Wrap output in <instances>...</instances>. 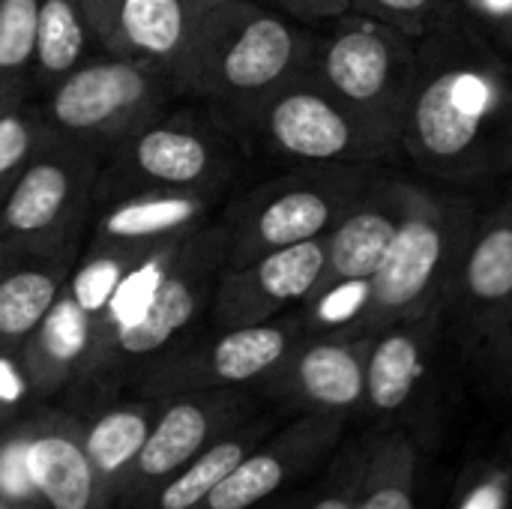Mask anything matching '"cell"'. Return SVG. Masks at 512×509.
I'll list each match as a JSON object with an SVG mask.
<instances>
[{
  "label": "cell",
  "mask_w": 512,
  "mask_h": 509,
  "mask_svg": "<svg viewBox=\"0 0 512 509\" xmlns=\"http://www.w3.org/2000/svg\"><path fill=\"white\" fill-rule=\"evenodd\" d=\"M399 141L417 171L450 186L512 171V60L465 15L417 39Z\"/></svg>",
  "instance_id": "obj_1"
},
{
  "label": "cell",
  "mask_w": 512,
  "mask_h": 509,
  "mask_svg": "<svg viewBox=\"0 0 512 509\" xmlns=\"http://www.w3.org/2000/svg\"><path fill=\"white\" fill-rule=\"evenodd\" d=\"M225 264V234L213 219L183 240L147 306L129 324L93 342L81 375L60 405L87 411L105 399L129 393L132 381L153 360H159L207 321V309Z\"/></svg>",
  "instance_id": "obj_2"
},
{
  "label": "cell",
  "mask_w": 512,
  "mask_h": 509,
  "mask_svg": "<svg viewBox=\"0 0 512 509\" xmlns=\"http://www.w3.org/2000/svg\"><path fill=\"white\" fill-rule=\"evenodd\" d=\"M315 27L261 0H219L171 81L180 99L213 108L252 102L309 69Z\"/></svg>",
  "instance_id": "obj_3"
},
{
  "label": "cell",
  "mask_w": 512,
  "mask_h": 509,
  "mask_svg": "<svg viewBox=\"0 0 512 509\" xmlns=\"http://www.w3.org/2000/svg\"><path fill=\"white\" fill-rule=\"evenodd\" d=\"M207 114L243 153L288 165H387L402 156L399 135L345 105L309 69L252 102Z\"/></svg>",
  "instance_id": "obj_4"
},
{
  "label": "cell",
  "mask_w": 512,
  "mask_h": 509,
  "mask_svg": "<svg viewBox=\"0 0 512 509\" xmlns=\"http://www.w3.org/2000/svg\"><path fill=\"white\" fill-rule=\"evenodd\" d=\"M384 171V165H291L279 177L231 192L216 213L225 234V267L327 237Z\"/></svg>",
  "instance_id": "obj_5"
},
{
  "label": "cell",
  "mask_w": 512,
  "mask_h": 509,
  "mask_svg": "<svg viewBox=\"0 0 512 509\" xmlns=\"http://www.w3.org/2000/svg\"><path fill=\"white\" fill-rule=\"evenodd\" d=\"M243 159V147L207 111L168 108L102 156L93 210L147 189H213L231 195Z\"/></svg>",
  "instance_id": "obj_6"
},
{
  "label": "cell",
  "mask_w": 512,
  "mask_h": 509,
  "mask_svg": "<svg viewBox=\"0 0 512 509\" xmlns=\"http://www.w3.org/2000/svg\"><path fill=\"white\" fill-rule=\"evenodd\" d=\"M480 210L471 198L423 186L387 258L372 273L363 336L396 321L441 312Z\"/></svg>",
  "instance_id": "obj_7"
},
{
  "label": "cell",
  "mask_w": 512,
  "mask_h": 509,
  "mask_svg": "<svg viewBox=\"0 0 512 509\" xmlns=\"http://www.w3.org/2000/svg\"><path fill=\"white\" fill-rule=\"evenodd\" d=\"M177 99L171 72L114 51L93 54L72 75L36 96L57 138L90 147L99 156L174 108Z\"/></svg>",
  "instance_id": "obj_8"
},
{
  "label": "cell",
  "mask_w": 512,
  "mask_h": 509,
  "mask_svg": "<svg viewBox=\"0 0 512 509\" xmlns=\"http://www.w3.org/2000/svg\"><path fill=\"white\" fill-rule=\"evenodd\" d=\"M309 75L372 123L402 135L417 75V39L351 9L315 27Z\"/></svg>",
  "instance_id": "obj_9"
},
{
  "label": "cell",
  "mask_w": 512,
  "mask_h": 509,
  "mask_svg": "<svg viewBox=\"0 0 512 509\" xmlns=\"http://www.w3.org/2000/svg\"><path fill=\"white\" fill-rule=\"evenodd\" d=\"M102 156L51 138L0 201V267L27 255L84 243Z\"/></svg>",
  "instance_id": "obj_10"
},
{
  "label": "cell",
  "mask_w": 512,
  "mask_h": 509,
  "mask_svg": "<svg viewBox=\"0 0 512 509\" xmlns=\"http://www.w3.org/2000/svg\"><path fill=\"white\" fill-rule=\"evenodd\" d=\"M303 321L294 312L249 324L216 330L201 324L171 351L153 360L129 387L150 399L201 390H255L303 339Z\"/></svg>",
  "instance_id": "obj_11"
},
{
  "label": "cell",
  "mask_w": 512,
  "mask_h": 509,
  "mask_svg": "<svg viewBox=\"0 0 512 509\" xmlns=\"http://www.w3.org/2000/svg\"><path fill=\"white\" fill-rule=\"evenodd\" d=\"M441 336V312L396 321L369 336L366 399L360 417L372 423V432L405 429L420 450L438 444L435 393Z\"/></svg>",
  "instance_id": "obj_12"
},
{
  "label": "cell",
  "mask_w": 512,
  "mask_h": 509,
  "mask_svg": "<svg viewBox=\"0 0 512 509\" xmlns=\"http://www.w3.org/2000/svg\"><path fill=\"white\" fill-rule=\"evenodd\" d=\"M444 333L465 354L489 357L512 330V201L477 216L441 306Z\"/></svg>",
  "instance_id": "obj_13"
},
{
  "label": "cell",
  "mask_w": 512,
  "mask_h": 509,
  "mask_svg": "<svg viewBox=\"0 0 512 509\" xmlns=\"http://www.w3.org/2000/svg\"><path fill=\"white\" fill-rule=\"evenodd\" d=\"M261 408H267V402L255 390H201L159 399L156 420L123 483L117 509L141 504L216 438L255 417Z\"/></svg>",
  "instance_id": "obj_14"
},
{
  "label": "cell",
  "mask_w": 512,
  "mask_h": 509,
  "mask_svg": "<svg viewBox=\"0 0 512 509\" xmlns=\"http://www.w3.org/2000/svg\"><path fill=\"white\" fill-rule=\"evenodd\" d=\"M348 417L294 414L255 444L198 509H258L324 471L345 441Z\"/></svg>",
  "instance_id": "obj_15"
},
{
  "label": "cell",
  "mask_w": 512,
  "mask_h": 509,
  "mask_svg": "<svg viewBox=\"0 0 512 509\" xmlns=\"http://www.w3.org/2000/svg\"><path fill=\"white\" fill-rule=\"evenodd\" d=\"M366 354L369 336H303L255 393L288 414L360 417L366 399Z\"/></svg>",
  "instance_id": "obj_16"
},
{
  "label": "cell",
  "mask_w": 512,
  "mask_h": 509,
  "mask_svg": "<svg viewBox=\"0 0 512 509\" xmlns=\"http://www.w3.org/2000/svg\"><path fill=\"white\" fill-rule=\"evenodd\" d=\"M324 267V237L258 255L240 267H225L204 324L228 330L282 318L315 294L324 279Z\"/></svg>",
  "instance_id": "obj_17"
},
{
  "label": "cell",
  "mask_w": 512,
  "mask_h": 509,
  "mask_svg": "<svg viewBox=\"0 0 512 509\" xmlns=\"http://www.w3.org/2000/svg\"><path fill=\"white\" fill-rule=\"evenodd\" d=\"M423 183L381 174L372 186L348 207V213L324 237L327 267L321 282L336 279H369L387 258L399 228L411 216Z\"/></svg>",
  "instance_id": "obj_18"
},
{
  "label": "cell",
  "mask_w": 512,
  "mask_h": 509,
  "mask_svg": "<svg viewBox=\"0 0 512 509\" xmlns=\"http://www.w3.org/2000/svg\"><path fill=\"white\" fill-rule=\"evenodd\" d=\"M27 474L42 509H111L81 447V420L60 402L30 414Z\"/></svg>",
  "instance_id": "obj_19"
},
{
  "label": "cell",
  "mask_w": 512,
  "mask_h": 509,
  "mask_svg": "<svg viewBox=\"0 0 512 509\" xmlns=\"http://www.w3.org/2000/svg\"><path fill=\"white\" fill-rule=\"evenodd\" d=\"M225 192L213 189H147L120 195L93 210L84 243L159 246L189 237L216 219Z\"/></svg>",
  "instance_id": "obj_20"
},
{
  "label": "cell",
  "mask_w": 512,
  "mask_h": 509,
  "mask_svg": "<svg viewBox=\"0 0 512 509\" xmlns=\"http://www.w3.org/2000/svg\"><path fill=\"white\" fill-rule=\"evenodd\" d=\"M156 411L159 399L141 393H120L87 411H75L81 420L84 456L111 509H117L123 483L150 435Z\"/></svg>",
  "instance_id": "obj_21"
},
{
  "label": "cell",
  "mask_w": 512,
  "mask_h": 509,
  "mask_svg": "<svg viewBox=\"0 0 512 509\" xmlns=\"http://www.w3.org/2000/svg\"><path fill=\"white\" fill-rule=\"evenodd\" d=\"M216 3L219 0H123L105 51L174 72Z\"/></svg>",
  "instance_id": "obj_22"
},
{
  "label": "cell",
  "mask_w": 512,
  "mask_h": 509,
  "mask_svg": "<svg viewBox=\"0 0 512 509\" xmlns=\"http://www.w3.org/2000/svg\"><path fill=\"white\" fill-rule=\"evenodd\" d=\"M96 333V318L84 312L75 297L63 288L57 303L48 309L42 324L21 348L27 375L39 402L63 399L84 369Z\"/></svg>",
  "instance_id": "obj_23"
},
{
  "label": "cell",
  "mask_w": 512,
  "mask_h": 509,
  "mask_svg": "<svg viewBox=\"0 0 512 509\" xmlns=\"http://www.w3.org/2000/svg\"><path fill=\"white\" fill-rule=\"evenodd\" d=\"M84 243L27 255L0 267V345L21 351L66 288Z\"/></svg>",
  "instance_id": "obj_24"
},
{
  "label": "cell",
  "mask_w": 512,
  "mask_h": 509,
  "mask_svg": "<svg viewBox=\"0 0 512 509\" xmlns=\"http://www.w3.org/2000/svg\"><path fill=\"white\" fill-rule=\"evenodd\" d=\"M276 426L279 411L261 408L255 417L237 423L222 438H216L204 453H198L189 465H183L171 480H165L132 509H198L207 501V495L240 465V459L255 444H261Z\"/></svg>",
  "instance_id": "obj_25"
},
{
  "label": "cell",
  "mask_w": 512,
  "mask_h": 509,
  "mask_svg": "<svg viewBox=\"0 0 512 509\" xmlns=\"http://www.w3.org/2000/svg\"><path fill=\"white\" fill-rule=\"evenodd\" d=\"M105 51L87 21L81 0H39L36 18V54H33V96L45 93L66 75H72L93 54Z\"/></svg>",
  "instance_id": "obj_26"
},
{
  "label": "cell",
  "mask_w": 512,
  "mask_h": 509,
  "mask_svg": "<svg viewBox=\"0 0 512 509\" xmlns=\"http://www.w3.org/2000/svg\"><path fill=\"white\" fill-rule=\"evenodd\" d=\"M420 444L405 429L366 435L354 509H417Z\"/></svg>",
  "instance_id": "obj_27"
},
{
  "label": "cell",
  "mask_w": 512,
  "mask_h": 509,
  "mask_svg": "<svg viewBox=\"0 0 512 509\" xmlns=\"http://www.w3.org/2000/svg\"><path fill=\"white\" fill-rule=\"evenodd\" d=\"M372 297L369 279L321 282L315 294L297 309L306 336H363V318Z\"/></svg>",
  "instance_id": "obj_28"
},
{
  "label": "cell",
  "mask_w": 512,
  "mask_h": 509,
  "mask_svg": "<svg viewBox=\"0 0 512 509\" xmlns=\"http://www.w3.org/2000/svg\"><path fill=\"white\" fill-rule=\"evenodd\" d=\"M51 138L54 132L48 129L36 96H27L0 114V201Z\"/></svg>",
  "instance_id": "obj_29"
},
{
  "label": "cell",
  "mask_w": 512,
  "mask_h": 509,
  "mask_svg": "<svg viewBox=\"0 0 512 509\" xmlns=\"http://www.w3.org/2000/svg\"><path fill=\"white\" fill-rule=\"evenodd\" d=\"M36 18L39 0H0V81L30 84L36 54Z\"/></svg>",
  "instance_id": "obj_30"
},
{
  "label": "cell",
  "mask_w": 512,
  "mask_h": 509,
  "mask_svg": "<svg viewBox=\"0 0 512 509\" xmlns=\"http://www.w3.org/2000/svg\"><path fill=\"white\" fill-rule=\"evenodd\" d=\"M351 9L372 15L411 39H423L462 18L459 0H351Z\"/></svg>",
  "instance_id": "obj_31"
},
{
  "label": "cell",
  "mask_w": 512,
  "mask_h": 509,
  "mask_svg": "<svg viewBox=\"0 0 512 509\" xmlns=\"http://www.w3.org/2000/svg\"><path fill=\"white\" fill-rule=\"evenodd\" d=\"M363 453H366V435L348 444L342 441L333 459L324 465V477L318 480V486L309 495L297 498L291 509H354Z\"/></svg>",
  "instance_id": "obj_32"
},
{
  "label": "cell",
  "mask_w": 512,
  "mask_h": 509,
  "mask_svg": "<svg viewBox=\"0 0 512 509\" xmlns=\"http://www.w3.org/2000/svg\"><path fill=\"white\" fill-rule=\"evenodd\" d=\"M30 414L0 429V501L27 509H42L27 474V444H30Z\"/></svg>",
  "instance_id": "obj_33"
},
{
  "label": "cell",
  "mask_w": 512,
  "mask_h": 509,
  "mask_svg": "<svg viewBox=\"0 0 512 509\" xmlns=\"http://www.w3.org/2000/svg\"><path fill=\"white\" fill-rule=\"evenodd\" d=\"M512 468L501 462H474L456 483L450 509H510Z\"/></svg>",
  "instance_id": "obj_34"
},
{
  "label": "cell",
  "mask_w": 512,
  "mask_h": 509,
  "mask_svg": "<svg viewBox=\"0 0 512 509\" xmlns=\"http://www.w3.org/2000/svg\"><path fill=\"white\" fill-rule=\"evenodd\" d=\"M42 405L27 375L24 357L15 348L0 345V429Z\"/></svg>",
  "instance_id": "obj_35"
},
{
  "label": "cell",
  "mask_w": 512,
  "mask_h": 509,
  "mask_svg": "<svg viewBox=\"0 0 512 509\" xmlns=\"http://www.w3.org/2000/svg\"><path fill=\"white\" fill-rule=\"evenodd\" d=\"M261 3L309 27H318L324 21H333L351 12V0H261Z\"/></svg>",
  "instance_id": "obj_36"
},
{
  "label": "cell",
  "mask_w": 512,
  "mask_h": 509,
  "mask_svg": "<svg viewBox=\"0 0 512 509\" xmlns=\"http://www.w3.org/2000/svg\"><path fill=\"white\" fill-rule=\"evenodd\" d=\"M459 6L462 15L486 36H492L512 15V0H459Z\"/></svg>",
  "instance_id": "obj_37"
},
{
  "label": "cell",
  "mask_w": 512,
  "mask_h": 509,
  "mask_svg": "<svg viewBox=\"0 0 512 509\" xmlns=\"http://www.w3.org/2000/svg\"><path fill=\"white\" fill-rule=\"evenodd\" d=\"M123 0H81L84 12H87V21L99 39V45L105 48L111 30H114V18H117V9H120Z\"/></svg>",
  "instance_id": "obj_38"
},
{
  "label": "cell",
  "mask_w": 512,
  "mask_h": 509,
  "mask_svg": "<svg viewBox=\"0 0 512 509\" xmlns=\"http://www.w3.org/2000/svg\"><path fill=\"white\" fill-rule=\"evenodd\" d=\"M495 369H498V375H501V381H504V387L512 393V330L498 342V348L486 357Z\"/></svg>",
  "instance_id": "obj_39"
},
{
  "label": "cell",
  "mask_w": 512,
  "mask_h": 509,
  "mask_svg": "<svg viewBox=\"0 0 512 509\" xmlns=\"http://www.w3.org/2000/svg\"><path fill=\"white\" fill-rule=\"evenodd\" d=\"M27 96H33V87L27 81H0V114Z\"/></svg>",
  "instance_id": "obj_40"
},
{
  "label": "cell",
  "mask_w": 512,
  "mask_h": 509,
  "mask_svg": "<svg viewBox=\"0 0 512 509\" xmlns=\"http://www.w3.org/2000/svg\"><path fill=\"white\" fill-rule=\"evenodd\" d=\"M489 39H492V42H495V45H498V48H501V51H504V54L512 60V15L504 21V24H501V27H498V30H495V33H492V36H489Z\"/></svg>",
  "instance_id": "obj_41"
},
{
  "label": "cell",
  "mask_w": 512,
  "mask_h": 509,
  "mask_svg": "<svg viewBox=\"0 0 512 509\" xmlns=\"http://www.w3.org/2000/svg\"><path fill=\"white\" fill-rule=\"evenodd\" d=\"M0 509H27V507H18V504H9V501H0Z\"/></svg>",
  "instance_id": "obj_42"
},
{
  "label": "cell",
  "mask_w": 512,
  "mask_h": 509,
  "mask_svg": "<svg viewBox=\"0 0 512 509\" xmlns=\"http://www.w3.org/2000/svg\"><path fill=\"white\" fill-rule=\"evenodd\" d=\"M294 507V501H291V504H285V507H279V509H291Z\"/></svg>",
  "instance_id": "obj_43"
},
{
  "label": "cell",
  "mask_w": 512,
  "mask_h": 509,
  "mask_svg": "<svg viewBox=\"0 0 512 509\" xmlns=\"http://www.w3.org/2000/svg\"><path fill=\"white\" fill-rule=\"evenodd\" d=\"M510 201H512V195H510Z\"/></svg>",
  "instance_id": "obj_44"
}]
</instances>
